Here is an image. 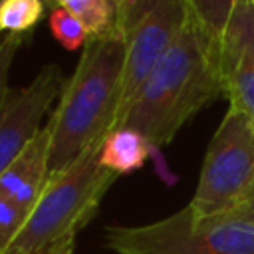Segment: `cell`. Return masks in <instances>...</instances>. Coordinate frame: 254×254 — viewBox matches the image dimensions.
Returning <instances> with one entry per match:
<instances>
[{
  "instance_id": "5",
  "label": "cell",
  "mask_w": 254,
  "mask_h": 254,
  "mask_svg": "<svg viewBox=\"0 0 254 254\" xmlns=\"http://www.w3.org/2000/svg\"><path fill=\"white\" fill-rule=\"evenodd\" d=\"M254 190V125L228 107L214 131L189 206L196 216L238 210Z\"/></svg>"
},
{
  "instance_id": "16",
  "label": "cell",
  "mask_w": 254,
  "mask_h": 254,
  "mask_svg": "<svg viewBox=\"0 0 254 254\" xmlns=\"http://www.w3.org/2000/svg\"><path fill=\"white\" fill-rule=\"evenodd\" d=\"M26 214H22L14 204L0 198V252L12 242V238L18 234L20 226L24 224Z\"/></svg>"
},
{
  "instance_id": "9",
  "label": "cell",
  "mask_w": 254,
  "mask_h": 254,
  "mask_svg": "<svg viewBox=\"0 0 254 254\" xmlns=\"http://www.w3.org/2000/svg\"><path fill=\"white\" fill-rule=\"evenodd\" d=\"M50 125H44L0 177V198L30 214L50 179Z\"/></svg>"
},
{
  "instance_id": "3",
  "label": "cell",
  "mask_w": 254,
  "mask_h": 254,
  "mask_svg": "<svg viewBox=\"0 0 254 254\" xmlns=\"http://www.w3.org/2000/svg\"><path fill=\"white\" fill-rule=\"evenodd\" d=\"M99 149L101 141L48 179L18 234L0 254H38L52 242L77 234L93 218L103 194L117 179L115 173L99 165Z\"/></svg>"
},
{
  "instance_id": "10",
  "label": "cell",
  "mask_w": 254,
  "mask_h": 254,
  "mask_svg": "<svg viewBox=\"0 0 254 254\" xmlns=\"http://www.w3.org/2000/svg\"><path fill=\"white\" fill-rule=\"evenodd\" d=\"M153 151V145L135 129L115 127L111 129L99 149V165L119 175L133 173L145 165Z\"/></svg>"
},
{
  "instance_id": "7",
  "label": "cell",
  "mask_w": 254,
  "mask_h": 254,
  "mask_svg": "<svg viewBox=\"0 0 254 254\" xmlns=\"http://www.w3.org/2000/svg\"><path fill=\"white\" fill-rule=\"evenodd\" d=\"M65 81L56 64H46L26 87L10 89L0 117V177L26 143L42 129L40 121L52 103L60 99Z\"/></svg>"
},
{
  "instance_id": "4",
  "label": "cell",
  "mask_w": 254,
  "mask_h": 254,
  "mask_svg": "<svg viewBox=\"0 0 254 254\" xmlns=\"http://www.w3.org/2000/svg\"><path fill=\"white\" fill-rule=\"evenodd\" d=\"M105 242L119 254H254V224L236 214L179 212L143 226H111Z\"/></svg>"
},
{
  "instance_id": "14",
  "label": "cell",
  "mask_w": 254,
  "mask_h": 254,
  "mask_svg": "<svg viewBox=\"0 0 254 254\" xmlns=\"http://www.w3.org/2000/svg\"><path fill=\"white\" fill-rule=\"evenodd\" d=\"M50 30L52 36L62 44V48L69 52L83 48L91 38L85 24L64 8H56L50 12Z\"/></svg>"
},
{
  "instance_id": "12",
  "label": "cell",
  "mask_w": 254,
  "mask_h": 254,
  "mask_svg": "<svg viewBox=\"0 0 254 254\" xmlns=\"http://www.w3.org/2000/svg\"><path fill=\"white\" fill-rule=\"evenodd\" d=\"M185 6L189 18L208 36L220 42L234 12L236 0H185Z\"/></svg>"
},
{
  "instance_id": "18",
  "label": "cell",
  "mask_w": 254,
  "mask_h": 254,
  "mask_svg": "<svg viewBox=\"0 0 254 254\" xmlns=\"http://www.w3.org/2000/svg\"><path fill=\"white\" fill-rule=\"evenodd\" d=\"M232 214H236L238 218H242V220L254 224V190H252V194L248 196V200H246L238 210H234Z\"/></svg>"
},
{
  "instance_id": "1",
  "label": "cell",
  "mask_w": 254,
  "mask_h": 254,
  "mask_svg": "<svg viewBox=\"0 0 254 254\" xmlns=\"http://www.w3.org/2000/svg\"><path fill=\"white\" fill-rule=\"evenodd\" d=\"M218 97H224L220 42L189 18L177 42L133 95L117 127L139 131L159 149Z\"/></svg>"
},
{
  "instance_id": "6",
  "label": "cell",
  "mask_w": 254,
  "mask_h": 254,
  "mask_svg": "<svg viewBox=\"0 0 254 254\" xmlns=\"http://www.w3.org/2000/svg\"><path fill=\"white\" fill-rule=\"evenodd\" d=\"M119 30L125 42V69L113 129L137 89L171 50L189 22L185 0H119Z\"/></svg>"
},
{
  "instance_id": "17",
  "label": "cell",
  "mask_w": 254,
  "mask_h": 254,
  "mask_svg": "<svg viewBox=\"0 0 254 254\" xmlns=\"http://www.w3.org/2000/svg\"><path fill=\"white\" fill-rule=\"evenodd\" d=\"M73 244H75V234H67V236L52 242L38 254H73Z\"/></svg>"
},
{
  "instance_id": "11",
  "label": "cell",
  "mask_w": 254,
  "mask_h": 254,
  "mask_svg": "<svg viewBox=\"0 0 254 254\" xmlns=\"http://www.w3.org/2000/svg\"><path fill=\"white\" fill-rule=\"evenodd\" d=\"M44 2L46 8H50V12L56 8H64L73 16H77L89 30L91 38H107L121 34L119 0H44Z\"/></svg>"
},
{
  "instance_id": "2",
  "label": "cell",
  "mask_w": 254,
  "mask_h": 254,
  "mask_svg": "<svg viewBox=\"0 0 254 254\" xmlns=\"http://www.w3.org/2000/svg\"><path fill=\"white\" fill-rule=\"evenodd\" d=\"M123 69L125 42L121 34L89 38L48 121L52 131L50 177L67 169L113 129Z\"/></svg>"
},
{
  "instance_id": "8",
  "label": "cell",
  "mask_w": 254,
  "mask_h": 254,
  "mask_svg": "<svg viewBox=\"0 0 254 254\" xmlns=\"http://www.w3.org/2000/svg\"><path fill=\"white\" fill-rule=\"evenodd\" d=\"M224 97L254 125V0H236L220 38Z\"/></svg>"
},
{
  "instance_id": "15",
  "label": "cell",
  "mask_w": 254,
  "mask_h": 254,
  "mask_svg": "<svg viewBox=\"0 0 254 254\" xmlns=\"http://www.w3.org/2000/svg\"><path fill=\"white\" fill-rule=\"evenodd\" d=\"M28 36L30 34H6L0 40V117H2V111H4L8 95H10L8 77H10V67L14 62V56L24 46Z\"/></svg>"
},
{
  "instance_id": "13",
  "label": "cell",
  "mask_w": 254,
  "mask_h": 254,
  "mask_svg": "<svg viewBox=\"0 0 254 254\" xmlns=\"http://www.w3.org/2000/svg\"><path fill=\"white\" fill-rule=\"evenodd\" d=\"M44 10V0H0V32L30 34L42 20Z\"/></svg>"
}]
</instances>
